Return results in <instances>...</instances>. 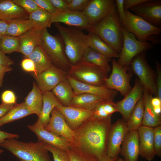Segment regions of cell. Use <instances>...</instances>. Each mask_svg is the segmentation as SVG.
<instances>
[{
    "label": "cell",
    "instance_id": "6da1fadb",
    "mask_svg": "<svg viewBox=\"0 0 161 161\" xmlns=\"http://www.w3.org/2000/svg\"><path fill=\"white\" fill-rule=\"evenodd\" d=\"M111 117L100 118L92 116L73 131L69 149L83 156L99 160L106 155Z\"/></svg>",
    "mask_w": 161,
    "mask_h": 161
},
{
    "label": "cell",
    "instance_id": "7a4b0ae2",
    "mask_svg": "<svg viewBox=\"0 0 161 161\" xmlns=\"http://www.w3.org/2000/svg\"><path fill=\"white\" fill-rule=\"evenodd\" d=\"M123 27L116 8L87 31L95 33L119 54L123 44Z\"/></svg>",
    "mask_w": 161,
    "mask_h": 161
},
{
    "label": "cell",
    "instance_id": "3957f363",
    "mask_svg": "<svg viewBox=\"0 0 161 161\" xmlns=\"http://www.w3.org/2000/svg\"><path fill=\"white\" fill-rule=\"evenodd\" d=\"M55 26L63 40L65 53L72 66L77 64L81 61L87 46L86 35L78 28L66 27L58 23Z\"/></svg>",
    "mask_w": 161,
    "mask_h": 161
},
{
    "label": "cell",
    "instance_id": "277c9868",
    "mask_svg": "<svg viewBox=\"0 0 161 161\" xmlns=\"http://www.w3.org/2000/svg\"><path fill=\"white\" fill-rule=\"evenodd\" d=\"M46 144L38 141L25 142L16 138L6 140L1 147L7 149L22 161H52Z\"/></svg>",
    "mask_w": 161,
    "mask_h": 161
},
{
    "label": "cell",
    "instance_id": "5b68a950",
    "mask_svg": "<svg viewBox=\"0 0 161 161\" xmlns=\"http://www.w3.org/2000/svg\"><path fill=\"white\" fill-rule=\"evenodd\" d=\"M41 45L52 64L68 72L72 65L66 55L64 43L59 35H52L47 28L43 29Z\"/></svg>",
    "mask_w": 161,
    "mask_h": 161
},
{
    "label": "cell",
    "instance_id": "8992f818",
    "mask_svg": "<svg viewBox=\"0 0 161 161\" xmlns=\"http://www.w3.org/2000/svg\"><path fill=\"white\" fill-rule=\"evenodd\" d=\"M124 12L125 18L122 26L126 30L133 34L141 41L147 42L150 41L153 44L160 43L152 37L161 34L160 27L150 24L128 10H125Z\"/></svg>",
    "mask_w": 161,
    "mask_h": 161
},
{
    "label": "cell",
    "instance_id": "52a82bcc",
    "mask_svg": "<svg viewBox=\"0 0 161 161\" xmlns=\"http://www.w3.org/2000/svg\"><path fill=\"white\" fill-rule=\"evenodd\" d=\"M68 74L82 83L98 86H105L108 73L93 64L80 61L71 66Z\"/></svg>",
    "mask_w": 161,
    "mask_h": 161
},
{
    "label": "cell",
    "instance_id": "ba28073f",
    "mask_svg": "<svg viewBox=\"0 0 161 161\" xmlns=\"http://www.w3.org/2000/svg\"><path fill=\"white\" fill-rule=\"evenodd\" d=\"M123 44L117 62L121 66H128L136 55L152 48L153 44L138 40L134 35L123 28Z\"/></svg>",
    "mask_w": 161,
    "mask_h": 161
},
{
    "label": "cell",
    "instance_id": "9c48e42d",
    "mask_svg": "<svg viewBox=\"0 0 161 161\" xmlns=\"http://www.w3.org/2000/svg\"><path fill=\"white\" fill-rule=\"evenodd\" d=\"M146 52L143 51L136 55L129 65L132 71L138 78L143 89L157 97L156 77L153 70L146 61Z\"/></svg>",
    "mask_w": 161,
    "mask_h": 161
},
{
    "label": "cell",
    "instance_id": "30bf717a",
    "mask_svg": "<svg viewBox=\"0 0 161 161\" xmlns=\"http://www.w3.org/2000/svg\"><path fill=\"white\" fill-rule=\"evenodd\" d=\"M112 71L105 81V86L110 89L119 92L125 97L131 89L130 84L131 74L128 66L120 65L115 59L112 61Z\"/></svg>",
    "mask_w": 161,
    "mask_h": 161
},
{
    "label": "cell",
    "instance_id": "8fae6325",
    "mask_svg": "<svg viewBox=\"0 0 161 161\" xmlns=\"http://www.w3.org/2000/svg\"><path fill=\"white\" fill-rule=\"evenodd\" d=\"M116 8L114 0H90L88 5L82 11L89 24L92 27L102 21Z\"/></svg>",
    "mask_w": 161,
    "mask_h": 161
},
{
    "label": "cell",
    "instance_id": "7c38bea8",
    "mask_svg": "<svg viewBox=\"0 0 161 161\" xmlns=\"http://www.w3.org/2000/svg\"><path fill=\"white\" fill-rule=\"evenodd\" d=\"M128 130L126 122L119 119L111 127L108 137L106 155L114 158L118 156L123 142Z\"/></svg>",
    "mask_w": 161,
    "mask_h": 161
},
{
    "label": "cell",
    "instance_id": "4fadbf2b",
    "mask_svg": "<svg viewBox=\"0 0 161 161\" xmlns=\"http://www.w3.org/2000/svg\"><path fill=\"white\" fill-rule=\"evenodd\" d=\"M68 72L52 64L48 69L36 75L32 74L36 84L42 92L51 91L66 78Z\"/></svg>",
    "mask_w": 161,
    "mask_h": 161
},
{
    "label": "cell",
    "instance_id": "5bb4252c",
    "mask_svg": "<svg viewBox=\"0 0 161 161\" xmlns=\"http://www.w3.org/2000/svg\"><path fill=\"white\" fill-rule=\"evenodd\" d=\"M66 78L69 82L75 95L86 93L98 96L104 100H113L117 95V91L105 86H98L84 83L75 79L67 75Z\"/></svg>",
    "mask_w": 161,
    "mask_h": 161
},
{
    "label": "cell",
    "instance_id": "9a60e30c",
    "mask_svg": "<svg viewBox=\"0 0 161 161\" xmlns=\"http://www.w3.org/2000/svg\"><path fill=\"white\" fill-rule=\"evenodd\" d=\"M63 23L67 25L85 30L87 31L92 27L82 11L68 10L57 11L52 15L50 20L53 23Z\"/></svg>",
    "mask_w": 161,
    "mask_h": 161
},
{
    "label": "cell",
    "instance_id": "2e32d148",
    "mask_svg": "<svg viewBox=\"0 0 161 161\" xmlns=\"http://www.w3.org/2000/svg\"><path fill=\"white\" fill-rule=\"evenodd\" d=\"M130 9L150 24L157 27L161 25V0H151Z\"/></svg>",
    "mask_w": 161,
    "mask_h": 161
},
{
    "label": "cell",
    "instance_id": "e0dca14e",
    "mask_svg": "<svg viewBox=\"0 0 161 161\" xmlns=\"http://www.w3.org/2000/svg\"><path fill=\"white\" fill-rule=\"evenodd\" d=\"M44 128L64 138L69 143L72 141L73 131L67 124L62 114L56 107L52 110L49 122Z\"/></svg>",
    "mask_w": 161,
    "mask_h": 161
},
{
    "label": "cell",
    "instance_id": "ac0fdd59",
    "mask_svg": "<svg viewBox=\"0 0 161 161\" xmlns=\"http://www.w3.org/2000/svg\"><path fill=\"white\" fill-rule=\"evenodd\" d=\"M143 88L139 80L122 100L116 103L118 112L126 122L137 102L143 95Z\"/></svg>",
    "mask_w": 161,
    "mask_h": 161
},
{
    "label": "cell",
    "instance_id": "d6986e66",
    "mask_svg": "<svg viewBox=\"0 0 161 161\" xmlns=\"http://www.w3.org/2000/svg\"><path fill=\"white\" fill-rule=\"evenodd\" d=\"M137 131L140 155L148 161H152L156 155L154 141V128L142 125Z\"/></svg>",
    "mask_w": 161,
    "mask_h": 161
},
{
    "label": "cell",
    "instance_id": "ffe728a7",
    "mask_svg": "<svg viewBox=\"0 0 161 161\" xmlns=\"http://www.w3.org/2000/svg\"><path fill=\"white\" fill-rule=\"evenodd\" d=\"M34 133L38 141L56 148L66 151L69 148V143L64 138L46 130L44 127L35 123L27 126Z\"/></svg>",
    "mask_w": 161,
    "mask_h": 161
},
{
    "label": "cell",
    "instance_id": "44dd1931",
    "mask_svg": "<svg viewBox=\"0 0 161 161\" xmlns=\"http://www.w3.org/2000/svg\"><path fill=\"white\" fill-rule=\"evenodd\" d=\"M56 107L63 115L66 123L73 130L77 128L93 115V110H89L60 105Z\"/></svg>",
    "mask_w": 161,
    "mask_h": 161
},
{
    "label": "cell",
    "instance_id": "7402d4cb",
    "mask_svg": "<svg viewBox=\"0 0 161 161\" xmlns=\"http://www.w3.org/2000/svg\"><path fill=\"white\" fill-rule=\"evenodd\" d=\"M119 154L125 161H138L140 155L137 130L129 131L122 144Z\"/></svg>",
    "mask_w": 161,
    "mask_h": 161
},
{
    "label": "cell",
    "instance_id": "603a6c76",
    "mask_svg": "<svg viewBox=\"0 0 161 161\" xmlns=\"http://www.w3.org/2000/svg\"><path fill=\"white\" fill-rule=\"evenodd\" d=\"M29 14L11 0H0V19L9 23L18 19H28Z\"/></svg>",
    "mask_w": 161,
    "mask_h": 161
},
{
    "label": "cell",
    "instance_id": "cb8c5ba5",
    "mask_svg": "<svg viewBox=\"0 0 161 161\" xmlns=\"http://www.w3.org/2000/svg\"><path fill=\"white\" fill-rule=\"evenodd\" d=\"M42 30L33 27L19 36V52L27 57L41 45Z\"/></svg>",
    "mask_w": 161,
    "mask_h": 161
},
{
    "label": "cell",
    "instance_id": "d4e9b609",
    "mask_svg": "<svg viewBox=\"0 0 161 161\" xmlns=\"http://www.w3.org/2000/svg\"><path fill=\"white\" fill-rule=\"evenodd\" d=\"M43 104L40 116L35 123L44 128L49 122L53 109L62 105L51 91L42 92Z\"/></svg>",
    "mask_w": 161,
    "mask_h": 161
},
{
    "label": "cell",
    "instance_id": "484cf974",
    "mask_svg": "<svg viewBox=\"0 0 161 161\" xmlns=\"http://www.w3.org/2000/svg\"><path fill=\"white\" fill-rule=\"evenodd\" d=\"M152 95L144 89L143 98L144 105V112L142 125L154 128L161 124V117L156 114L151 104V100Z\"/></svg>",
    "mask_w": 161,
    "mask_h": 161
},
{
    "label": "cell",
    "instance_id": "4316f807",
    "mask_svg": "<svg viewBox=\"0 0 161 161\" xmlns=\"http://www.w3.org/2000/svg\"><path fill=\"white\" fill-rule=\"evenodd\" d=\"M86 41L87 46L94 50L111 59L118 58L119 54L95 33L89 32Z\"/></svg>",
    "mask_w": 161,
    "mask_h": 161
},
{
    "label": "cell",
    "instance_id": "83f0119b",
    "mask_svg": "<svg viewBox=\"0 0 161 161\" xmlns=\"http://www.w3.org/2000/svg\"><path fill=\"white\" fill-rule=\"evenodd\" d=\"M111 58L87 46L81 61L93 64L103 69L108 73L111 71L109 62Z\"/></svg>",
    "mask_w": 161,
    "mask_h": 161
},
{
    "label": "cell",
    "instance_id": "f1b7e54d",
    "mask_svg": "<svg viewBox=\"0 0 161 161\" xmlns=\"http://www.w3.org/2000/svg\"><path fill=\"white\" fill-rule=\"evenodd\" d=\"M28 109L39 117L41 115L43 104L42 92L37 84L33 82V87L24 101Z\"/></svg>",
    "mask_w": 161,
    "mask_h": 161
},
{
    "label": "cell",
    "instance_id": "f546056e",
    "mask_svg": "<svg viewBox=\"0 0 161 161\" xmlns=\"http://www.w3.org/2000/svg\"><path fill=\"white\" fill-rule=\"evenodd\" d=\"M51 92L62 105L66 106H69L75 95L72 86L66 78L61 81Z\"/></svg>",
    "mask_w": 161,
    "mask_h": 161
},
{
    "label": "cell",
    "instance_id": "4dcf8cb0",
    "mask_svg": "<svg viewBox=\"0 0 161 161\" xmlns=\"http://www.w3.org/2000/svg\"><path fill=\"white\" fill-rule=\"evenodd\" d=\"M104 100L96 95L86 93L75 95L69 106L83 109L93 110L97 105Z\"/></svg>",
    "mask_w": 161,
    "mask_h": 161
},
{
    "label": "cell",
    "instance_id": "1f68e13d",
    "mask_svg": "<svg viewBox=\"0 0 161 161\" xmlns=\"http://www.w3.org/2000/svg\"><path fill=\"white\" fill-rule=\"evenodd\" d=\"M25 57L33 61L37 74L48 69L52 65L41 45L37 46L30 55Z\"/></svg>",
    "mask_w": 161,
    "mask_h": 161
},
{
    "label": "cell",
    "instance_id": "d6a6232c",
    "mask_svg": "<svg viewBox=\"0 0 161 161\" xmlns=\"http://www.w3.org/2000/svg\"><path fill=\"white\" fill-rule=\"evenodd\" d=\"M33 114L24 102L19 104L16 103L4 116L0 119V127Z\"/></svg>",
    "mask_w": 161,
    "mask_h": 161
},
{
    "label": "cell",
    "instance_id": "836d02e7",
    "mask_svg": "<svg viewBox=\"0 0 161 161\" xmlns=\"http://www.w3.org/2000/svg\"><path fill=\"white\" fill-rule=\"evenodd\" d=\"M144 112V105L143 95L133 110L126 124L128 131L137 130L142 126Z\"/></svg>",
    "mask_w": 161,
    "mask_h": 161
},
{
    "label": "cell",
    "instance_id": "e575fe53",
    "mask_svg": "<svg viewBox=\"0 0 161 161\" xmlns=\"http://www.w3.org/2000/svg\"><path fill=\"white\" fill-rule=\"evenodd\" d=\"M52 15L40 8L29 14L28 19L32 23L34 27L41 30L50 27Z\"/></svg>",
    "mask_w": 161,
    "mask_h": 161
},
{
    "label": "cell",
    "instance_id": "d590c367",
    "mask_svg": "<svg viewBox=\"0 0 161 161\" xmlns=\"http://www.w3.org/2000/svg\"><path fill=\"white\" fill-rule=\"evenodd\" d=\"M33 27L32 23L28 19L16 20L8 23L5 35L19 36Z\"/></svg>",
    "mask_w": 161,
    "mask_h": 161
},
{
    "label": "cell",
    "instance_id": "8d00e7d4",
    "mask_svg": "<svg viewBox=\"0 0 161 161\" xmlns=\"http://www.w3.org/2000/svg\"><path fill=\"white\" fill-rule=\"evenodd\" d=\"M93 112V116L104 118L111 117L118 110L116 103L113 100L104 99L97 105Z\"/></svg>",
    "mask_w": 161,
    "mask_h": 161
},
{
    "label": "cell",
    "instance_id": "74e56055",
    "mask_svg": "<svg viewBox=\"0 0 161 161\" xmlns=\"http://www.w3.org/2000/svg\"><path fill=\"white\" fill-rule=\"evenodd\" d=\"M19 36L3 35L0 41V49L5 54L19 52Z\"/></svg>",
    "mask_w": 161,
    "mask_h": 161
},
{
    "label": "cell",
    "instance_id": "f35d334b",
    "mask_svg": "<svg viewBox=\"0 0 161 161\" xmlns=\"http://www.w3.org/2000/svg\"><path fill=\"white\" fill-rule=\"evenodd\" d=\"M45 147L52 154L53 161H69L66 151L47 144H45Z\"/></svg>",
    "mask_w": 161,
    "mask_h": 161
},
{
    "label": "cell",
    "instance_id": "ab89813d",
    "mask_svg": "<svg viewBox=\"0 0 161 161\" xmlns=\"http://www.w3.org/2000/svg\"><path fill=\"white\" fill-rule=\"evenodd\" d=\"M25 10L29 14L40 8L34 0H11Z\"/></svg>",
    "mask_w": 161,
    "mask_h": 161
},
{
    "label": "cell",
    "instance_id": "60d3db41",
    "mask_svg": "<svg viewBox=\"0 0 161 161\" xmlns=\"http://www.w3.org/2000/svg\"><path fill=\"white\" fill-rule=\"evenodd\" d=\"M69 10L82 11L87 7L90 0H66Z\"/></svg>",
    "mask_w": 161,
    "mask_h": 161
},
{
    "label": "cell",
    "instance_id": "b9f144b4",
    "mask_svg": "<svg viewBox=\"0 0 161 161\" xmlns=\"http://www.w3.org/2000/svg\"><path fill=\"white\" fill-rule=\"evenodd\" d=\"M154 141L156 155L161 157V126L154 128Z\"/></svg>",
    "mask_w": 161,
    "mask_h": 161
},
{
    "label": "cell",
    "instance_id": "7bdbcfd3",
    "mask_svg": "<svg viewBox=\"0 0 161 161\" xmlns=\"http://www.w3.org/2000/svg\"><path fill=\"white\" fill-rule=\"evenodd\" d=\"M69 158V161H100L95 157H90L78 154L69 149L66 151Z\"/></svg>",
    "mask_w": 161,
    "mask_h": 161
},
{
    "label": "cell",
    "instance_id": "ee69618b",
    "mask_svg": "<svg viewBox=\"0 0 161 161\" xmlns=\"http://www.w3.org/2000/svg\"><path fill=\"white\" fill-rule=\"evenodd\" d=\"M34 1L39 7L52 15L57 11L50 0H34Z\"/></svg>",
    "mask_w": 161,
    "mask_h": 161
},
{
    "label": "cell",
    "instance_id": "f6af8a7d",
    "mask_svg": "<svg viewBox=\"0 0 161 161\" xmlns=\"http://www.w3.org/2000/svg\"><path fill=\"white\" fill-rule=\"evenodd\" d=\"M1 99L2 103L15 104L16 103V97L12 91L6 90L2 93Z\"/></svg>",
    "mask_w": 161,
    "mask_h": 161
},
{
    "label": "cell",
    "instance_id": "bcb514c9",
    "mask_svg": "<svg viewBox=\"0 0 161 161\" xmlns=\"http://www.w3.org/2000/svg\"><path fill=\"white\" fill-rule=\"evenodd\" d=\"M21 66L22 69L24 71L32 72V74L35 75L37 74L35 64L30 59L26 57L23 59L21 63Z\"/></svg>",
    "mask_w": 161,
    "mask_h": 161
},
{
    "label": "cell",
    "instance_id": "7dc6e473",
    "mask_svg": "<svg viewBox=\"0 0 161 161\" xmlns=\"http://www.w3.org/2000/svg\"><path fill=\"white\" fill-rule=\"evenodd\" d=\"M157 77L156 85L157 94V97L161 100V68L160 64L158 62L156 63Z\"/></svg>",
    "mask_w": 161,
    "mask_h": 161
},
{
    "label": "cell",
    "instance_id": "c3c4849f",
    "mask_svg": "<svg viewBox=\"0 0 161 161\" xmlns=\"http://www.w3.org/2000/svg\"><path fill=\"white\" fill-rule=\"evenodd\" d=\"M50 1L57 11L61 12L69 10L66 0H50Z\"/></svg>",
    "mask_w": 161,
    "mask_h": 161
},
{
    "label": "cell",
    "instance_id": "681fc988",
    "mask_svg": "<svg viewBox=\"0 0 161 161\" xmlns=\"http://www.w3.org/2000/svg\"><path fill=\"white\" fill-rule=\"evenodd\" d=\"M151 0H124V7L125 10L131 7L140 5L145 2L151 1Z\"/></svg>",
    "mask_w": 161,
    "mask_h": 161
},
{
    "label": "cell",
    "instance_id": "f907efd6",
    "mask_svg": "<svg viewBox=\"0 0 161 161\" xmlns=\"http://www.w3.org/2000/svg\"><path fill=\"white\" fill-rule=\"evenodd\" d=\"M124 0H115L116 6L117 8V10L119 15L121 25L125 18L124 7Z\"/></svg>",
    "mask_w": 161,
    "mask_h": 161
},
{
    "label": "cell",
    "instance_id": "816d5d0a",
    "mask_svg": "<svg viewBox=\"0 0 161 161\" xmlns=\"http://www.w3.org/2000/svg\"><path fill=\"white\" fill-rule=\"evenodd\" d=\"M14 64L13 61L0 49V66H10Z\"/></svg>",
    "mask_w": 161,
    "mask_h": 161
},
{
    "label": "cell",
    "instance_id": "f5cc1de1",
    "mask_svg": "<svg viewBox=\"0 0 161 161\" xmlns=\"http://www.w3.org/2000/svg\"><path fill=\"white\" fill-rule=\"evenodd\" d=\"M19 137V135L17 134L9 133L0 130V147L6 140L13 138L17 139Z\"/></svg>",
    "mask_w": 161,
    "mask_h": 161
},
{
    "label": "cell",
    "instance_id": "db71d44e",
    "mask_svg": "<svg viewBox=\"0 0 161 161\" xmlns=\"http://www.w3.org/2000/svg\"><path fill=\"white\" fill-rule=\"evenodd\" d=\"M15 104L1 103L0 104V119L4 116L13 107Z\"/></svg>",
    "mask_w": 161,
    "mask_h": 161
},
{
    "label": "cell",
    "instance_id": "11a10c76",
    "mask_svg": "<svg viewBox=\"0 0 161 161\" xmlns=\"http://www.w3.org/2000/svg\"><path fill=\"white\" fill-rule=\"evenodd\" d=\"M13 69L10 66H0V88L2 86L3 78L5 73L12 71Z\"/></svg>",
    "mask_w": 161,
    "mask_h": 161
},
{
    "label": "cell",
    "instance_id": "9f6ffc18",
    "mask_svg": "<svg viewBox=\"0 0 161 161\" xmlns=\"http://www.w3.org/2000/svg\"><path fill=\"white\" fill-rule=\"evenodd\" d=\"M8 23L5 22L0 19V33L3 35L5 34Z\"/></svg>",
    "mask_w": 161,
    "mask_h": 161
},
{
    "label": "cell",
    "instance_id": "6f0895ef",
    "mask_svg": "<svg viewBox=\"0 0 161 161\" xmlns=\"http://www.w3.org/2000/svg\"><path fill=\"white\" fill-rule=\"evenodd\" d=\"M151 102L153 107L161 106V100L157 97H152L151 99Z\"/></svg>",
    "mask_w": 161,
    "mask_h": 161
},
{
    "label": "cell",
    "instance_id": "680465c9",
    "mask_svg": "<svg viewBox=\"0 0 161 161\" xmlns=\"http://www.w3.org/2000/svg\"><path fill=\"white\" fill-rule=\"evenodd\" d=\"M117 157L112 158L109 157L106 155H105L99 159V160L100 161H114Z\"/></svg>",
    "mask_w": 161,
    "mask_h": 161
},
{
    "label": "cell",
    "instance_id": "91938a15",
    "mask_svg": "<svg viewBox=\"0 0 161 161\" xmlns=\"http://www.w3.org/2000/svg\"><path fill=\"white\" fill-rule=\"evenodd\" d=\"M154 112L157 115L161 116V106L153 107Z\"/></svg>",
    "mask_w": 161,
    "mask_h": 161
},
{
    "label": "cell",
    "instance_id": "94428289",
    "mask_svg": "<svg viewBox=\"0 0 161 161\" xmlns=\"http://www.w3.org/2000/svg\"><path fill=\"white\" fill-rule=\"evenodd\" d=\"M114 161H125V160L123 158L121 157H120L118 156Z\"/></svg>",
    "mask_w": 161,
    "mask_h": 161
},
{
    "label": "cell",
    "instance_id": "6125c7cd",
    "mask_svg": "<svg viewBox=\"0 0 161 161\" xmlns=\"http://www.w3.org/2000/svg\"><path fill=\"white\" fill-rule=\"evenodd\" d=\"M4 151V150L3 149H0V154H2Z\"/></svg>",
    "mask_w": 161,
    "mask_h": 161
},
{
    "label": "cell",
    "instance_id": "be15d7a7",
    "mask_svg": "<svg viewBox=\"0 0 161 161\" xmlns=\"http://www.w3.org/2000/svg\"><path fill=\"white\" fill-rule=\"evenodd\" d=\"M3 35L0 33V41L3 36Z\"/></svg>",
    "mask_w": 161,
    "mask_h": 161
},
{
    "label": "cell",
    "instance_id": "e7e4bbea",
    "mask_svg": "<svg viewBox=\"0 0 161 161\" xmlns=\"http://www.w3.org/2000/svg\"></svg>",
    "mask_w": 161,
    "mask_h": 161
}]
</instances>
